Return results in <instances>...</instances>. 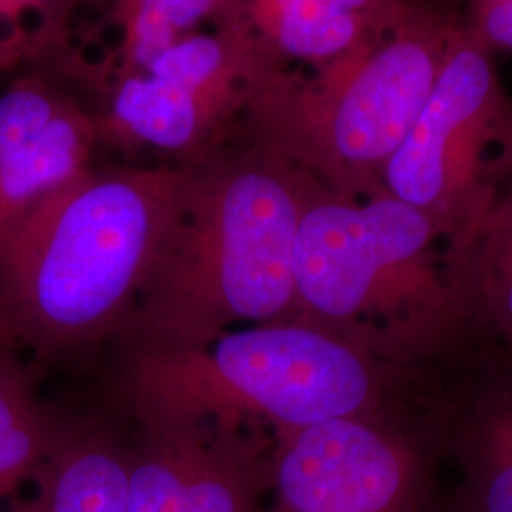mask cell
Returning a JSON list of instances; mask_svg holds the SVG:
<instances>
[{
    "label": "cell",
    "mask_w": 512,
    "mask_h": 512,
    "mask_svg": "<svg viewBox=\"0 0 512 512\" xmlns=\"http://www.w3.org/2000/svg\"><path fill=\"white\" fill-rule=\"evenodd\" d=\"M467 321L512 353V179L454 236Z\"/></svg>",
    "instance_id": "4fadbf2b"
},
{
    "label": "cell",
    "mask_w": 512,
    "mask_h": 512,
    "mask_svg": "<svg viewBox=\"0 0 512 512\" xmlns=\"http://www.w3.org/2000/svg\"><path fill=\"white\" fill-rule=\"evenodd\" d=\"M458 19L418 2L357 52L311 76L272 74L256 93L258 145L330 192L382 194V171L439 74Z\"/></svg>",
    "instance_id": "5b68a950"
},
{
    "label": "cell",
    "mask_w": 512,
    "mask_h": 512,
    "mask_svg": "<svg viewBox=\"0 0 512 512\" xmlns=\"http://www.w3.org/2000/svg\"><path fill=\"white\" fill-rule=\"evenodd\" d=\"M431 448L397 410L281 433L270 512H429Z\"/></svg>",
    "instance_id": "52a82bcc"
},
{
    "label": "cell",
    "mask_w": 512,
    "mask_h": 512,
    "mask_svg": "<svg viewBox=\"0 0 512 512\" xmlns=\"http://www.w3.org/2000/svg\"><path fill=\"white\" fill-rule=\"evenodd\" d=\"M495 57L459 23L412 128L382 171L385 194L450 236L512 179V97Z\"/></svg>",
    "instance_id": "8992f818"
},
{
    "label": "cell",
    "mask_w": 512,
    "mask_h": 512,
    "mask_svg": "<svg viewBox=\"0 0 512 512\" xmlns=\"http://www.w3.org/2000/svg\"><path fill=\"white\" fill-rule=\"evenodd\" d=\"M296 315L397 366L423 365L467 325L454 236L389 194L311 183L294 245Z\"/></svg>",
    "instance_id": "277c9868"
},
{
    "label": "cell",
    "mask_w": 512,
    "mask_h": 512,
    "mask_svg": "<svg viewBox=\"0 0 512 512\" xmlns=\"http://www.w3.org/2000/svg\"><path fill=\"white\" fill-rule=\"evenodd\" d=\"M143 71L196 93L220 114L238 78L236 44L220 35L190 33L156 55Z\"/></svg>",
    "instance_id": "2e32d148"
},
{
    "label": "cell",
    "mask_w": 512,
    "mask_h": 512,
    "mask_svg": "<svg viewBox=\"0 0 512 512\" xmlns=\"http://www.w3.org/2000/svg\"><path fill=\"white\" fill-rule=\"evenodd\" d=\"M114 118L133 139L165 152L200 147L219 112L202 97L160 76L133 73L114 97Z\"/></svg>",
    "instance_id": "9a60e30c"
},
{
    "label": "cell",
    "mask_w": 512,
    "mask_h": 512,
    "mask_svg": "<svg viewBox=\"0 0 512 512\" xmlns=\"http://www.w3.org/2000/svg\"><path fill=\"white\" fill-rule=\"evenodd\" d=\"M71 429L16 363L0 374V507L31 486Z\"/></svg>",
    "instance_id": "5bb4252c"
},
{
    "label": "cell",
    "mask_w": 512,
    "mask_h": 512,
    "mask_svg": "<svg viewBox=\"0 0 512 512\" xmlns=\"http://www.w3.org/2000/svg\"><path fill=\"white\" fill-rule=\"evenodd\" d=\"M93 128L42 82L0 93V245L38 203L88 171Z\"/></svg>",
    "instance_id": "30bf717a"
},
{
    "label": "cell",
    "mask_w": 512,
    "mask_h": 512,
    "mask_svg": "<svg viewBox=\"0 0 512 512\" xmlns=\"http://www.w3.org/2000/svg\"><path fill=\"white\" fill-rule=\"evenodd\" d=\"M69 0H0V69L40 48Z\"/></svg>",
    "instance_id": "ac0fdd59"
},
{
    "label": "cell",
    "mask_w": 512,
    "mask_h": 512,
    "mask_svg": "<svg viewBox=\"0 0 512 512\" xmlns=\"http://www.w3.org/2000/svg\"><path fill=\"white\" fill-rule=\"evenodd\" d=\"M475 366L459 384L429 389L421 429L458 461L452 512H512V365Z\"/></svg>",
    "instance_id": "9c48e42d"
},
{
    "label": "cell",
    "mask_w": 512,
    "mask_h": 512,
    "mask_svg": "<svg viewBox=\"0 0 512 512\" xmlns=\"http://www.w3.org/2000/svg\"><path fill=\"white\" fill-rule=\"evenodd\" d=\"M467 29L495 55H512V0L471 10Z\"/></svg>",
    "instance_id": "d6986e66"
},
{
    "label": "cell",
    "mask_w": 512,
    "mask_h": 512,
    "mask_svg": "<svg viewBox=\"0 0 512 512\" xmlns=\"http://www.w3.org/2000/svg\"><path fill=\"white\" fill-rule=\"evenodd\" d=\"M311 183L260 145L190 167L181 215L114 349L198 348L294 319V245Z\"/></svg>",
    "instance_id": "7a4b0ae2"
},
{
    "label": "cell",
    "mask_w": 512,
    "mask_h": 512,
    "mask_svg": "<svg viewBox=\"0 0 512 512\" xmlns=\"http://www.w3.org/2000/svg\"><path fill=\"white\" fill-rule=\"evenodd\" d=\"M272 442L251 427H139L128 512H270Z\"/></svg>",
    "instance_id": "ba28073f"
},
{
    "label": "cell",
    "mask_w": 512,
    "mask_h": 512,
    "mask_svg": "<svg viewBox=\"0 0 512 512\" xmlns=\"http://www.w3.org/2000/svg\"><path fill=\"white\" fill-rule=\"evenodd\" d=\"M219 6L220 0H131L126 38L129 63L137 73L143 71Z\"/></svg>",
    "instance_id": "e0dca14e"
},
{
    "label": "cell",
    "mask_w": 512,
    "mask_h": 512,
    "mask_svg": "<svg viewBox=\"0 0 512 512\" xmlns=\"http://www.w3.org/2000/svg\"><path fill=\"white\" fill-rule=\"evenodd\" d=\"M129 444L101 425L73 427L31 486L0 512H128Z\"/></svg>",
    "instance_id": "7c38bea8"
},
{
    "label": "cell",
    "mask_w": 512,
    "mask_h": 512,
    "mask_svg": "<svg viewBox=\"0 0 512 512\" xmlns=\"http://www.w3.org/2000/svg\"><path fill=\"white\" fill-rule=\"evenodd\" d=\"M420 0H247L262 54L321 69L357 52L406 18Z\"/></svg>",
    "instance_id": "8fae6325"
},
{
    "label": "cell",
    "mask_w": 512,
    "mask_h": 512,
    "mask_svg": "<svg viewBox=\"0 0 512 512\" xmlns=\"http://www.w3.org/2000/svg\"><path fill=\"white\" fill-rule=\"evenodd\" d=\"M10 348H12V342L8 340L6 332L0 327V374L14 363V359L10 355Z\"/></svg>",
    "instance_id": "ffe728a7"
},
{
    "label": "cell",
    "mask_w": 512,
    "mask_h": 512,
    "mask_svg": "<svg viewBox=\"0 0 512 512\" xmlns=\"http://www.w3.org/2000/svg\"><path fill=\"white\" fill-rule=\"evenodd\" d=\"M186 169H88L0 245V327L38 359L114 344L183 209Z\"/></svg>",
    "instance_id": "6da1fadb"
},
{
    "label": "cell",
    "mask_w": 512,
    "mask_h": 512,
    "mask_svg": "<svg viewBox=\"0 0 512 512\" xmlns=\"http://www.w3.org/2000/svg\"><path fill=\"white\" fill-rule=\"evenodd\" d=\"M114 397L137 427H270L272 439L321 421L399 406L410 366L306 319L228 330L198 348L118 353Z\"/></svg>",
    "instance_id": "3957f363"
}]
</instances>
